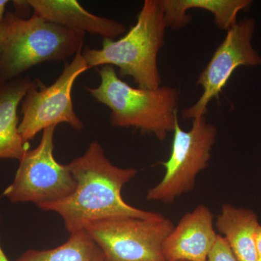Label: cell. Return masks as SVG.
<instances>
[{
  "label": "cell",
  "instance_id": "8fae6325",
  "mask_svg": "<svg viewBox=\"0 0 261 261\" xmlns=\"http://www.w3.org/2000/svg\"><path fill=\"white\" fill-rule=\"evenodd\" d=\"M34 14L73 32L114 39L126 32L123 24L89 13L76 0H27Z\"/></svg>",
  "mask_w": 261,
  "mask_h": 261
},
{
  "label": "cell",
  "instance_id": "5b68a950",
  "mask_svg": "<svg viewBox=\"0 0 261 261\" xmlns=\"http://www.w3.org/2000/svg\"><path fill=\"white\" fill-rule=\"evenodd\" d=\"M217 128L205 116L192 121V128L185 130L176 122L173 130L171 154L162 163L164 176L149 189L146 200L171 204L195 188L196 178L208 166Z\"/></svg>",
  "mask_w": 261,
  "mask_h": 261
},
{
  "label": "cell",
  "instance_id": "8992f818",
  "mask_svg": "<svg viewBox=\"0 0 261 261\" xmlns=\"http://www.w3.org/2000/svg\"><path fill=\"white\" fill-rule=\"evenodd\" d=\"M174 225L154 219L116 217L90 223L84 230L102 251L105 261H166L162 247Z\"/></svg>",
  "mask_w": 261,
  "mask_h": 261
},
{
  "label": "cell",
  "instance_id": "d6986e66",
  "mask_svg": "<svg viewBox=\"0 0 261 261\" xmlns=\"http://www.w3.org/2000/svg\"><path fill=\"white\" fill-rule=\"evenodd\" d=\"M9 2L7 0H0V23H3L4 21L5 15V8H6V5Z\"/></svg>",
  "mask_w": 261,
  "mask_h": 261
},
{
  "label": "cell",
  "instance_id": "9c48e42d",
  "mask_svg": "<svg viewBox=\"0 0 261 261\" xmlns=\"http://www.w3.org/2000/svg\"><path fill=\"white\" fill-rule=\"evenodd\" d=\"M255 29V20L245 18L228 29L197 79V85L202 89V94L195 104L183 110V119L192 121L205 116L208 105L214 98H219L239 67L260 66V55L252 42Z\"/></svg>",
  "mask_w": 261,
  "mask_h": 261
},
{
  "label": "cell",
  "instance_id": "4fadbf2b",
  "mask_svg": "<svg viewBox=\"0 0 261 261\" xmlns=\"http://www.w3.org/2000/svg\"><path fill=\"white\" fill-rule=\"evenodd\" d=\"M167 28L179 29L191 21L187 11L200 9L210 12L218 28L228 31L238 22L240 12L250 8V0H160Z\"/></svg>",
  "mask_w": 261,
  "mask_h": 261
},
{
  "label": "cell",
  "instance_id": "ba28073f",
  "mask_svg": "<svg viewBox=\"0 0 261 261\" xmlns=\"http://www.w3.org/2000/svg\"><path fill=\"white\" fill-rule=\"evenodd\" d=\"M89 69L82 51H79L57 80L45 86L37 79L22 100L23 118L19 132L25 142L49 126L66 123L73 129L82 130L84 124L77 116L72 100V89L77 78Z\"/></svg>",
  "mask_w": 261,
  "mask_h": 261
},
{
  "label": "cell",
  "instance_id": "ac0fdd59",
  "mask_svg": "<svg viewBox=\"0 0 261 261\" xmlns=\"http://www.w3.org/2000/svg\"><path fill=\"white\" fill-rule=\"evenodd\" d=\"M6 40V29L4 23H0V56L3 53V49Z\"/></svg>",
  "mask_w": 261,
  "mask_h": 261
},
{
  "label": "cell",
  "instance_id": "2e32d148",
  "mask_svg": "<svg viewBox=\"0 0 261 261\" xmlns=\"http://www.w3.org/2000/svg\"><path fill=\"white\" fill-rule=\"evenodd\" d=\"M207 261H238L224 237L218 235Z\"/></svg>",
  "mask_w": 261,
  "mask_h": 261
},
{
  "label": "cell",
  "instance_id": "30bf717a",
  "mask_svg": "<svg viewBox=\"0 0 261 261\" xmlns=\"http://www.w3.org/2000/svg\"><path fill=\"white\" fill-rule=\"evenodd\" d=\"M217 237L210 208L197 206L184 215L165 239L163 256L166 261H207Z\"/></svg>",
  "mask_w": 261,
  "mask_h": 261
},
{
  "label": "cell",
  "instance_id": "9a60e30c",
  "mask_svg": "<svg viewBox=\"0 0 261 261\" xmlns=\"http://www.w3.org/2000/svg\"><path fill=\"white\" fill-rule=\"evenodd\" d=\"M15 261H105L104 255L85 230L70 233L65 243L49 250H28Z\"/></svg>",
  "mask_w": 261,
  "mask_h": 261
},
{
  "label": "cell",
  "instance_id": "52a82bcc",
  "mask_svg": "<svg viewBox=\"0 0 261 261\" xmlns=\"http://www.w3.org/2000/svg\"><path fill=\"white\" fill-rule=\"evenodd\" d=\"M56 127L43 130L37 147L29 149L20 160L14 181L4 192L12 202H33L37 206L63 200L75 191L76 182L69 166L54 157Z\"/></svg>",
  "mask_w": 261,
  "mask_h": 261
},
{
  "label": "cell",
  "instance_id": "ffe728a7",
  "mask_svg": "<svg viewBox=\"0 0 261 261\" xmlns=\"http://www.w3.org/2000/svg\"><path fill=\"white\" fill-rule=\"evenodd\" d=\"M0 221H1V220H0ZM0 261H10L7 255H5L4 250L2 247L1 243H0Z\"/></svg>",
  "mask_w": 261,
  "mask_h": 261
},
{
  "label": "cell",
  "instance_id": "277c9868",
  "mask_svg": "<svg viewBox=\"0 0 261 261\" xmlns=\"http://www.w3.org/2000/svg\"><path fill=\"white\" fill-rule=\"evenodd\" d=\"M6 40L0 56V85L36 65L61 63L82 51L85 34L47 21L39 15H5Z\"/></svg>",
  "mask_w": 261,
  "mask_h": 261
},
{
  "label": "cell",
  "instance_id": "e0dca14e",
  "mask_svg": "<svg viewBox=\"0 0 261 261\" xmlns=\"http://www.w3.org/2000/svg\"><path fill=\"white\" fill-rule=\"evenodd\" d=\"M255 246H256L257 261H261V225H259L255 233Z\"/></svg>",
  "mask_w": 261,
  "mask_h": 261
},
{
  "label": "cell",
  "instance_id": "6da1fadb",
  "mask_svg": "<svg viewBox=\"0 0 261 261\" xmlns=\"http://www.w3.org/2000/svg\"><path fill=\"white\" fill-rule=\"evenodd\" d=\"M68 165L76 182L75 191L63 200L37 207L59 215L70 233L84 230L87 225L99 220L154 219L162 215L141 210L123 200L122 189L138 171L113 165L97 141L91 142L82 156Z\"/></svg>",
  "mask_w": 261,
  "mask_h": 261
},
{
  "label": "cell",
  "instance_id": "3957f363",
  "mask_svg": "<svg viewBox=\"0 0 261 261\" xmlns=\"http://www.w3.org/2000/svg\"><path fill=\"white\" fill-rule=\"evenodd\" d=\"M97 70L100 84L85 89L96 101L111 110V126L137 128L161 141L173 132L178 121L177 89L168 86L153 89L135 88L120 78L114 67L103 65Z\"/></svg>",
  "mask_w": 261,
  "mask_h": 261
},
{
  "label": "cell",
  "instance_id": "7a4b0ae2",
  "mask_svg": "<svg viewBox=\"0 0 261 261\" xmlns=\"http://www.w3.org/2000/svg\"><path fill=\"white\" fill-rule=\"evenodd\" d=\"M166 29L160 0H145L137 22L123 37L105 38L102 47H87L82 55L89 68L117 67L120 78L130 77L139 88L157 89L162 82L158 58Z\"/></svg>",
  "mask_w": 261,
  "mask_h": 261
},
{
  "label": "cell",
  "instance_id": "5bb4252c",
  "mask_svg": "<svg viewBox=\"0 0 261 261\" xmlns=\"http://www.w3.org/2000/svg\"><path fill=\"white\" fill-rule=\"evenodd\" d=\"M255 212L231 204L221 206L216 227L232 250L238 261H257L255 233L259 226Z\"/></svg>",
  "mask_w": 261,
  "mask_h": 261
},
{
  "label": "cell",
  "instance_id": "7c38bea8",
  "mask_svg": "<svg viewBox=\"0 0 261 261\" xmlns=\"http://www.w3.org/2000/svg\"><path fill=\"white\" fill-rule=\"evenodd\" d=\"M32 81L20 76L0 85V159L20 161L29 150L19 132L18 108Z\"/></svg>",
  "mask_w": 261,
  "mask_h": 261
}]
</instances>
